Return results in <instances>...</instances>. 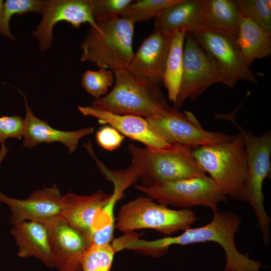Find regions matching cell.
I'll return each mask as SVG.
<instances>
[{
    "label": "cell",
    "mask_w": 271,
    "mask_h": 271,
    "mask_svg": "<svg viewBox=\"0 0 271 271\" xmlns=\"http://www.w3.org/2000/svg\"><path fill=\"white\" fill-rule=\"evenodd\" d=\"M241 222L236 213L217 210L213 212L211 220L206 225L190 227L176 236H165L152 241L139 239L137 246L143 254L157 257L164 255L174 245L214 242L221 246L225 254L223 271H260L263 265L259 261L240 253L235 246V235Z\"/></svg>",
    "instance_id": "1"
},
{
    "label": "cell",
    "mask_w": 271,
    "mask_h": 271,
    "mask_svg": "<svg viewBox=\"0 0 271 271\" xmlns=\"http://www.w3.org/2000/svg\"><path fill=\"white\" fill-rule=\"evenodd\" d=\"M115 79L112 90L94 99L92 106L118 115L152 118L166 114L174 108L168 104L159 84L139 77L125 68L111 69Z\"/></svg>",
    "instance_id": "2"
},
{
    "label": "cell",
    "mask_w": 271,
    "mask_h": 271,
    "mask_svg": "<svg viewBox=\"0 0 271 271\" xmlns=\"http://www.w3.org/2000/svg\"><path fill=\"white\" fill-rule=\"evenodd\" d=\"M202 169L227 197L244 201L247 164L244 144L239 132L229 141L192 149Z\"/></svg>",
    "instance_id": "3"
},
{
    "label": "cell",
    "mask_w": 271,
    "mask_h": 271,
    "mask_svg": "<svg viewBox=\"0 0 271 271\" xmlns=\"http://www.w3.org/2000/svg\"><path fill=\"white\" fill-rule=\"evenodd\" d=\"M236 109L228 114H217L216 117L229 120L239 130L245 147L247 180L244 201L253 209L259 227L263 243L270 241V218L264 206L262 186L269 177L271 169V131L255 136L252 131L246 129L238 124L235 114Z\"/></svg>",
    "instance_id": "4"
},
{
    "label": "cell",
    "mask_w": 271,
    "mask_h": 271,
    "mask_svg": "<svg viewBox=\"0 0 271 271\" xmlns=\"http://www.w3.org/2000/svg\"><path fill=\"white\" fill-rule=\"evenodd\" d=\"M190 147L173 145L167 149L141 148L130 144L131 164L142 185L207 175L194 157Z\"/></svg>",
    "instance_id": "5"
},
{
    "label": "cell",
    "mask_w": 271,
    "mask_h": 271,
    "mask_svg": "<svg viewBox=\"0 0 271 271\" xmlns=\"http://www.w3.org/2000/svg\"><path fill=\"white\" fill-rule=\"evenodd\" d=\"M97 24V28L90 27L81 43L80 61L93 63L99 68H127L134 54V24L122 18Z\"/></svg>",
    "instance_id": "6"
},
{
    "label": "cell",
    "mask_w": 271,
    "mask_h": 271,
    "mask_svg": "<svg viewBox=\"0 0 271 271\" xmlns=\"http://www.w3.org/2000/svg\"><path fill=\"white\" fill-rule=\"evenodd\" d=\"M197 220L195 212L189 209H172L147 196H141L121 207L115 228L125 233L151 229L168 236L190 228Z\"/></svg>",
    "instance_id": "7"
},
{
    "label": "cell",
    "mask_w": 271,
    "mask_h": 271,
    "mask_svg": "<svg viewBox=\"0 0 271 271\" xmlns=\"http://www.w3.org/2000/svg\"><path fill=\"white\" fill-rule=\"evenodd\" d=\"M135 188L163 205L182 209L201 206L218 210V205L227 197L208 176L157 183L151 186L136 185Z\"/></svg>",
    "instance_id": "8"
},
{
    "label": "cell",
    "mask_w": 271,
    "mask_h": 271,
    "mask_svg": "<svg viewBox=\"0 0 271 271\" xmlns=\"http://www.w3.org/2000/svg\"><path fill=\"white\" fill-rule=\"evenodd\" d=\"M224 74L215 60L186 32L183 48V72L174 108H181L187 99L193 101L211 85L224 84Z\"/></svg>",
    "instance_id": "9"
},
{
    "label": "cell",
    "mask_w": 271,
    "mask_h": 271,
    "mask_svg": "<svg viewBox=\"0 0 271 271\" xmlns=\"http://www.w3.org/2000/svg\"><path fill=\"white\" fill-rule=\"evenodd\" d=\"M201 47L216 62L225 78V85L233 89L238 82L253 84L257 78L246 64L236 38L226 34L201 28L192 33Z\"/></svg>",
    "instance_id": "10"
},
{
    "label": "cell",
    "mask_w": 271,
    "mask_h": 271,
    "mask_svg": "<svg viewBox=\"0 0 271 271\" xmlns=\"http://www.w3.org/2000/svg\"><path fill=\"white\" fill-rule=\"evenodd\" d=\"M147 119L164 140L172 145L194 148L226 142L234 136L204 129L189 111L183 113L174 108L166 114Z\"/></svg>",
    "instance_id": "11"
},
{
    "label": "cell",
    "mask_w": 271,
    "mask_h": 271,
    "mask_svg": "<svg viewBox=\"0 0 271 271\" xmlns=\"http://www.w3.org/2000/svg\"><path fill=\"white\" fill-rule=\"evenodd\" d=\"M42 13L41 22L31 33L39 41L41 52L51 48L53 29L60 21L68 22L76 28L86 23L94 28L98 26L93 16L91 0L43 1Z\"/></svg>",
    "instance_id": "12"
},
{
    "label": "cell",
    "mask_w": 271,
    "mask_h": 271,
    "mask_svg": "<svg viewBox=\"0 0 271 271\" xmlns=\"http://www.w3.org/2000/svg\"><path fill=\"white\" fill-rule=\"evenodd\" d=\"M51 259L58 271H82L90 241L59 216L47 223Z\"/></svg>",
    "instance_id": "13"
},
{
    "label": "cell",
    "mask_w": 271,
    "mask_h": 271,
    "mask_svg": "<svg viewBox=\"0 0 271 271\" xmlns=\"http://www.w3.org/2000/svg\"><path fill=\"white\" fill-rule=\"evenodd\" d=\"M62 195L58 186L33 191L26 199L9 197L0 191V202L12 212L10 222L13 225L24 221H33L44 225L60 216Z\"/></svg>",
    "instance_id": "14"
},
{
    "label": "cell",
    "mask_w": 271,
    "mask_h": 271,
    "mask_svg": "<svg viewBox=\"0 0 271 271\" xmlns=\"http://www.w3.org/2000/svg\"><path fill=\"white\" fill-rule=\"evenodd\" d=\"M173 34L154 29L144 39L126 69L139 77L159 84L163 81Z\"/></svg>",
    "instance_id": "15"
},
{
    "label": "cell",
    "mask_w": 271,
    "mask_h": 271,
    "mask_svg": "<svg viewBox=\"0 0 271 271\" xmlns=\"http://www.w3.org/2000/svg\"><path fill=\"white\" fill-rule=\"evenodd\" d=\"M84 115L96 118L100 123H107L124 136L144 144L153 149H167L172 145L167 143L149 122L141 116L118 115L92 106H78Z\"/></svg>",
    "instance_id": "16"
},
{
    "label": "cell",
    "mask_w": 271,
    "mask_h": 271,
    "mask_svg": "<svg viewBox=\"0 0 271 271\" xmlns=\"http://www.w3.org/2000/svg\"><path fill=\"white\" fill-rule=\"evenodd\" d=\"M25 100L26 114L24 119L23 146L31 149L41 143L58 142L65 146L70 154L77 149L80 139L92 134L93 127L75 131H63L51 127L46 120L37 117L29 107L26 95L19 90Z\"/></svg>",
    "instance_id": "17"
},
{
    "label": "cell",
    "mask_w": 271,
    "mask_h": 271,
    "mask_svg": "<svg viewBox=\"0 0 271 271\" xmlns=\"http://www.w3.org/2000/svg\"><path fill=\"white\" fill-rule=\"evenodd\" d=\"M111 197V194L103 190L88 196L68 193L62 196L60 216L90 242L95 215L108 203Z\"/></svg>",
    "instance_id": "18"
},
{
    "label": "cell",
    "mask_w": 271,
    "mask_h": 271,
    "mask_svg": "<svg viewBox=\"0 0 271 271\" xmlns=\"http://www.w3.org/2000/svg\"><path fill=\"white\" fill-rule=\"evenodd\" d=\"M203 12L204 0H180L156 16L154 29L193 33L202 28Z\"/></svg>",
    "instance_id": "19"
},
{
    "label": "cell",
    "mask_w": 271,
    "mask_h": 271,
    "mask_svg": "<svg viewBox=\"0 0 271 271\" xmlns=\"http://www.w3.org/2000/svg\"><path fill=\"white\" fill-rule=\"evenodd\" d=\"M10 233L18 246L20 257L33 256L48 267L53 266L48 230L44 224L33 221H22L13 225Z\"/></svg>",
    "instance_id": "20"
},
{
    "label": "cell",
    "mask_w": 271,
    "mask_h": 271,
    "mask_svg": "<svg viewBox=\"0 0 271 271\" xmlns=\"http://www.w3.org/2000/svg\"><path fill=\"white\" fill-rule=\"evenodd\" d=\"M241 17L236 1L204 0L203 28L236 38Z\"/></svg>",
    "instance_id": "21"
},
{
    "label": "cell",
    "mask_w": 271,
    "mask_h": 271,
    "mask_svg": "<svg viewBox=\"0 0 271 271\" xmlns=\"http://www.w3.org/2000/svg\"><path fill=\"white\" fill-rule=\"evenodd\" d=\"M236 40L249 67L254 60L271 54V33L242 16Z\"/></svg>",
    "instance_id": "22"
},
{
    "label": "cell",
    "mask_w": 271,
    "mask_h": 271,
    "mask_svg": "<svg viewBox=\"0 0 271 271\" xmlns=\"http://www.w3.org/2000/svg\"><path fill=\"white\" fill-rule=\"evenodd\" d=\"M186 33L184 31L174 33L162 81L169 99L173 104L176 100L181 83Z\"/></svg>",
    "instance_id": "23"
},
{
    "label": "cell",
    "mask_w": 271,
    "mask_h": 271,
    "mask_svg": "<svg viewBox=\"0 0 271 271\" xmlns=\"http://www.w3.org/2000/svg\"><path fill=\"white\" fill-rule=\"evenodd\" d=\"M180 0H138L131 4L120 18L137 22L149 21L167 8Z\"/></svg>",
    "instance_id": "24"
},
{
    "label": "cell",
    "mask_w": 271,
    "mask_h": 271,
    "mask_svg": "<svg viewBox=\"0 0 271 271\" xmlns=\"http://www.w3.org/2000/svg\"><path fill=\"white\" fill-rule=\"evenodd\" d=\"M116 252L110 243L91 244L83 256L82 271H110Z\"/></svg>",
    "instance_id": "25"
},
{
    "label": "cell",
    "mask_w": 271,
    "mask_h": 271,
    "mask_svg": "<svg viewBox=\"0 0 271 271\" xmlns=\"http://www.w3.org/2000/svg\"><path fill=\"white\" fill-rule=\"evenodd\" d=\"M43 1L7 0L3 4V16L1 33L12 40L15 39L11 33L9 24L12 17L16 14L27 13H42Z\"/></svg>",
    "instance_id": "26"
},
{
    "label": "cell",
    "mask_w": 271,
    "mask_h": 271,
    "mask_svg": "<svg viewBox=\"0 0 271 271\" xmlns=\"http://www.w3.org/2000/svg\"><path fill=\"white\" fill-rule=\"evenodd\" d=\"M242 16L271 33L270 0H236Z\"/></svg>",
    "instance_id": "27"
},
{
    "label": "cell",
    "mask_w": 271,
    "mask_h": 271,
    "mask_svg": "<svg viewBox=\"0 0 271 271\" xmlns=\"http://www.w3.org/2000/svg\"><path fill=\"white\" fill-rule=\"evenodd\" d=\"M113 81L114 74L111 70L100 68L96 71H86L82 76L81 84L88 93L98 99L107 93Z\"/></svg>",
    "instance_id": "28"
},
{
    "label": "cell",
    "mask_w": 271,
    "mask_h": 271,
    "mask_svg": "<svg viewBox=\"0 0 271 271\" xmlns=\"http://www.w3.org/2000/svg\"><path fill=\"white\" fill-rule=\"evenodd\" d=\"M92 13L96 23L120 18L132 0H91Z\"/></svg>",
    "instance_id": "29"
},
{
    "label": "cell",
    "mask_w": 271,
    "mask_h": 271,
    "mask_svg": "<svg viewBox=\"0 0 271 271\" xmlns=\"http://www.w3.org/2000/svg\"><path fill=\"white\" fill-rule=\"evenodd\" d=\"M24 119L20 115L0 117V145L9 138L21 140L23 137Z\"/></svg>",
    "instance_id": "30"
},
{
    "label": "cell",
    "mask_w": 271,
    "mask_h": 271,
    "mask_svg": "<svg viewBox=\"0 0 271 271\" xmlns=\"http://www.w3.org/2000/svg\"><path fill=\"white\" fill-rule=\"evenodd\" d=\"M96 140L102 148L113 151L120 147L124 136L110 125L103 126L96 133Z\"/></svg>",
    "instance_id": "31"
},
{
    "label": "cell",
    "mask_w": 271,
    "mask_h": 271,
    "mask_svg": "<svg viewBox=\"0 0 271 271\" xmlns=\"http://www.w3.org/2000/svg\"><path fill=\"white\" fill-rule=\"evenodd\" d=\"M1 145V147L0 149V169L2 163L7 156L9 151V149L6 146L5 143H3Z\"/></svg>",
    "instance_id": "32"
},
{
    "label": "cell",
    "mask_w": 271,
    "mask_h": 271,
    "mask_svg": "<svg viewBox=\"0 0 271 271\" xmlns=\"http://www.w3.org/2000/svg\"><path fill=\"white\" fill-rule=\"evenodd\" d=\"M3 1L0 0V32L2 29V24L3 16Z\"/></svg>",
    "instance_id": "33"
}]
</instances>
